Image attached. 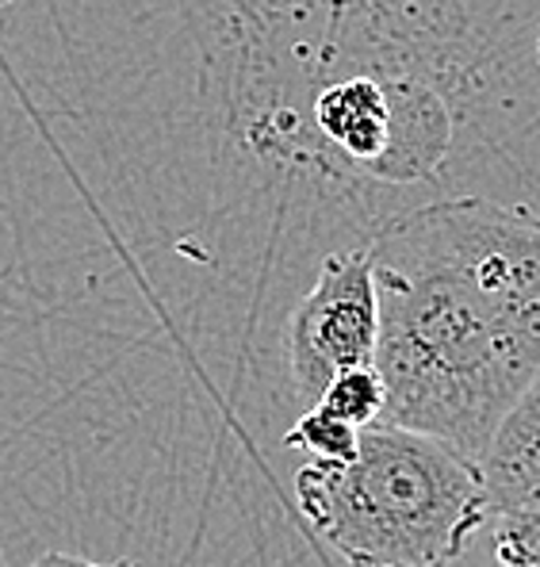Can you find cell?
<instances>
[{
	"mask_svg": "<svg viewBox=\"0 0 540 567\" xmlns=\"http://www.w3.org/2000/svg\"><path fill=\"white\" fill-rule=\"evenodd\" d=\"M384 419L484 461L540 380V215L484 196L437 199L368 246Z\"/></svg>",
	"mask_w": 540,
	"mask_h": 567,
	"instance_id": "obj_1",
	"label": "cell"
},
{
	"mask_svg": "<svg viewBox=\"0 0 540 567\" xmlns=\"http://www.w3.org/2000/svg\"><path fill=\"white\" fill-rule=\"evenodd\" d=\"M295 498L349 567H453L491 522L479 464L392 422L364 425L349 464L307 461Z\"/></svg>",
	"mask_w": 540,
	"mask_h": 567,
	"instance_id": "obj_2",
	"label": "cell"
},
{
	"mask_svg": "<svg viewBox=\"0 0 540 567\" xmlns=\"http://www.w3.org/2000/svg\"><path fill=\"white\" fill-rule=\"evenodd\" d=\"M376 346L380 303L368 246L338 249L322 261L311 291L288 319V369L295 391L314 406L334 377L376 369Z\"/></svg>",
	"mask_w": 540,
	"mask_h": 567,
	"instance_id": "obj_3",
	"label": "cell"
},
{
	"mask_svg": "<svg viewBox=\"0 0 540 567\" xmlns=\"http://www.w3.org/2000/svg\"><path fill=\"white\" fill-rule=\"evenodd\" d=\"M487 514H540V380L513 403L495 430L484 461Z\"/></svg>",
	"mask_w": 540,
	"mask_h": 567,
	"instance_id": "obj_4",
	"label": "cell"
},
{
	"mask_svg": "<svg viewBox=\"0 0 540 567\" xmlns=\"http://www.w3.org/2000/svg\"><path fill=\"white\" fill-rule=\"evenodd\" d=\"M319 411H326L330 419L364 430V425L384 419V383H380L376 369H353L342 372L326 383V391L319 395Z\"/></svg>",
	"mask_w": 540,
	"mask_h": 567,
	"instance_id": "obj_5",
	"label": "cell"
},
{
	"mask_svg": "<svg viewBox=\"0 0 540 567\" xmlns=\"http://www.w3.org/2000/svg\"><path fill=\"white\" fill-rule=\"evenodd\" d=\"M356 437H361V430L330 419L319 406H311L288 430V445L299 449L311 464H349L356 456Z\"/></svg>",
	"mask_w": 540,
	"mask_h": 567,
	"instance_id": "obj_6",
	"label": "cell"
},
{
	"mask_svg": "<svg viewBox=\"0 0 540 567\" xmlns=\"http://www.w3.org/2000/svg\"><path fill=\"white\" fill-rule=\"evenodd\" d=\"M498 567H540V514H502L491 518Z\"/></svg>",
	"mask_w": 540,
	"mask_h": 567,
	"instance_id": "obj_7",
	"label": "cell"
},
{
	"mask_svg": "<svg viewBox=\"0 0 540 567\" xmlns=\"http://www.w3.org/2000/svg\"><path fill=\"white\" fill-rule=\"evenodd\" d=\"M28 567H143V564H135V560L96 564V560H81V556H70V553H46V556H39V560L28 564Z\"/></svg>",
	"mask_w": 540,
	"mask_h": 567,
	"instance_id": "obj_8",
	"label": "cell"
},
{
	"mask_svg": "<svg viewBox=\"0 0 540 567\" xmlns=\"http://www.w3.org/2000/svg\"><path fill=\"white\" fill-rule=\"evenodd\" d=\"M537 62H540V35H537Z\"/></svg>",
	"mask_w": 540,
	"mask_h": 567,
	"instance_id": "obj_9",
	"label": "cell"
}]
</instances>
